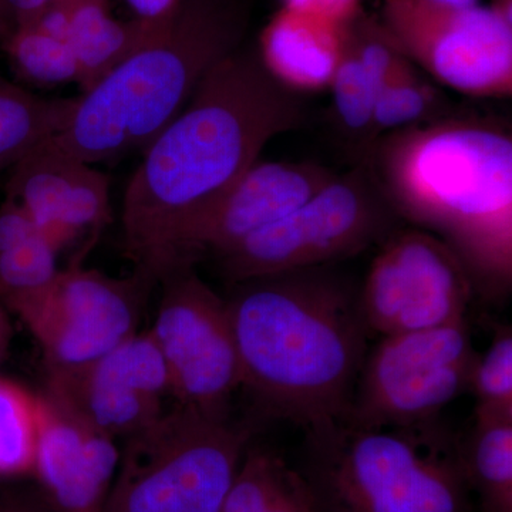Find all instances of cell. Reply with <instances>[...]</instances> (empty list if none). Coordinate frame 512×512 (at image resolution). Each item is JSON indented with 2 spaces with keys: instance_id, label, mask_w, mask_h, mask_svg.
Here are the masks:
<instances>
[{
  "instance_id": "16",
  "label": "cell",
  "mask_w": 512,
  "mask_h": 512,
  "mask_svg": "<svg viewBox=\"0 0 512 512\" xmlns=\"http://www.w3.org/2000/svg\"><path fill=\"white\" fill-rule=\"evenodd\" d=\"M315 163L256 161L202 221L192 238V258H214L259 229L298 210L336 177Z\"/></svg>"
},
{
  "instance_id": "6",
  "label": "cell",
  "mask_w": 512,
  "mask_h": 512,
  "mask_svg": "<svg viewBox=\"0 0 512 512\" xmlns=\"http://www.w3.org/2000/svg\"><path fill=\"white\" fill-rule=\"evenodd\" d=\"M252 429L175 403L127 437L103 512H220Z\"/></svg>"
},
{
  "instance_id": "26",
  "label": "cell",
  "mask_w": 512,
  "mask_h": 512,
  "mask_svg": "<svg viewBox=\"0 0 512 512\" xmlns=\"http://www.w3.org/2000/svg\"><path fill=\"white\" fill-rule=\"evenodd\" d=\"M468 390L477 399L476 413H512V332L497 330L490 345L476 356Z\"/></svg>"
},
{
  "instance_id": "12",
  "label": "cell",
  "mask_w": 512,
  "mask_h": 512,
  "mask_svg": "<svg viewBox=\"0 0 512 512\" xmlns=\"http://www.w3.org/2000/svg\"><path fill=\"white\" fill-rule=\"evenodd\" d=\"M158 284L161 298L150 333L170 373L175 403L229 413V399L242 382L227 301L194 266L174 269Z\"/></svg>"
},
{
  "instance_id": "23",
  "label": "cell",
  "mask_w": 512,
  "mask_h": 512,
  "mask_svg": "<svg viewBox=\"0 0 512 512\" xmlns=\"http://www.w3.org/2000/svg\"><path fill=\"white\" fill-rule=\"evenodd\" d=\"M37 437V393L0 377V480L33 476Z\"/></svg>"
},
{
  "instance_id": "24",
  "label": "cell",
  "mask_w": 512,
  "mask_h": 512,
  "mask_svg": "<svg viewBox=\"0 0 512 512\" xmlns=\"http://www.w3.org/2000/svg\"><path fill=\"white\" fill-rule=\"evenodd\" d=\"M450 100L423 72L394 80L379 90L373 128L377 141L393 131L420 127L451 116Z\"/></svg>"
},
{
  "instance_id": "30",
  "label": "cell",
  "mask_w": 512,
  "mask_h": 512,
  "mask_svg": "<svg viewBox=\"0 0 512 512\" xmlns=\"http://www.w3.org/2000/svg\"><path fill=\"white\" fill-rule=\"evenodd\" d=\"M138 19L165 22L173 18L181 0H126Z\"/></svg>"
},
{
  "instance_id": "32",
  "label": "cell",
  "mask_w": 512,
  "mask_h": 512,
  "mask_svg": "<svg viewBox=\"0 0 512 512\" xmlns=\"http://www.w3.org/2000/svg\"><path fill=\"white\" fill-rule=\"evenodd\" d=\"M427 5L439 6V8L463 9L478 5V0H420Z\"/></svg>"
},
{
  "instance_id": "8",
  "label": "cell",
  "mask_w": 512,
  "mask_h": 512,
  "mask_svg": "<svg viewBox=\"0 0 512 512\" xmlns=\"http://www.w3.org/2000/svg\"><path fill=\"white\" fill-rule=\"evenodd\" d=\"M477 353L466 319L384 336L365 357L349 412L362 427L410 426L437 419L468 390Z\"/></svg>"
},
{
  "instance_id": "28",
  "label": "cell",
  "mask_w": 512,
  "mask_h": 512,
  "mask_svg": "<svg viewBox=\"0 0 512 512\" xmlns=\"http://www.w3.org/2000/svg\"><path fill=\"white\" fill-rule=\"evenodd\" d=\"M55 0H0V45L36 22Z\"/></svg>"
},
{
  "instance_id": "17",
  "label": "cell",
  "mask_w": 512,
  "mask_h": 512,
  "mask_svg": "<svg viewBox=\"0 0 512 512\" xmlns=\"http://www.w3.org/2000/svg\"><path fill=\"white\" fill-rule=\"evenodd\" d=\"M343 28L281 8L262 30L256 49L279 83L296 93L320 92L329 89L338 67Z\"/></svg>"
},
{
  "instance_id": "5",
  "label": "cell",
  "mask_w": 512,
  "mask_h": 512,
  "mask_svg": "<svg viewBox=\"0 0 512 512\" xmlns=\"http://www.w3.org/2000/svg\"><path fill=\"white\" fill-rule=\"evenodd\" d=\"M303 480L316 512H474L461 444L439 420L308 431Z\"/></svg>"
},
{
  "instance_id": "4",
  "label": "cell",
  "mask_w": 512,
  "mask_h": 512,
  "mask_svg": "<svg viewBox=\"0 0 512 512\" xmlns=\"http://www.w3.org/2000/svg\"><path fill=\"white\" fill-rule=\"evenodd\" d=\"M247 25L244 0H181L163 35L77 96L50 143L93 165L146 150L205 74L242 45Z\"/></svg>"
},
{
  "instance_id": "11",
  "label": "cell",
  "mask_w": 512,
  "mask_h": 512,
  "mask_svg": "<svg viewBox=\"0 0 512 512\" xmlns=\"http://www.w3.org/2000/svg\"><path fill=\"white\" fill-rule=\"evenodd\" d=\"M473 279L446 242L416 227L382 242L359 295L367 330L382 336L419 332L466 319Z\"/></svg>"
},
{
  "instance_id": "20",
  "label": "cell",
  "mask_w": 512,
  "mask_h": 512,
  "mask_svg": "<svg viewBox=\"0 0 512 512\" xmlns=\"http://www.w3.org/2000/svg\"><path fill=\"white\" fill-rule=\"evenodd\" d=\"M461 458L481 512H512V413H476Z\"/></svg>"
},
{
  "instance_id": "13",
  "label": "cell",
  "mask_w": 512,
  "mask_h": 512,
  "mask_svg": "<svg viewBox=\"0 0 512 512\" xmlns=\"http://www.w3.org/2000/svg\"><path fill=\"white\" fill-rule=\"evenodd\" d=\"M46 386L114 440L153 423L165 412V397H173L170 373L150 330L83 369L47 376Z\"/></svg>"
},
{
  "instance_id": "33",
  "label": "cell",
  "mask_w": 512,
  "mask_h": 512,
  "mask_svg": "<svg viewBox=\"0 0 512 512\" xmlns=\"http://www.w3.org/2000/svg\"><path fill=\"white\" fill-rule=\"evenodd\" d=\"M488 6L505 22L512 23V0H491Z\"/></svg>"
},
{
  "instance_id": "9",
  "label": "cell",
  "mask_w": 512,
  "mask_h": 512,
  "mask_svg": "<svg viewBox=\"0 0 512 512\" xmlns=\"http://www.w3.org/2000/svg\"><path fill=\"white\" fill-rule=\"evenodd\" d=\"M379 19L404 56L437 83L471 97L511 96L512 23L490 6L383 0Z\"/></svg>"
},
{
  "instance_id": "25",
  "label": "cell",
  "mask_w": 512,
  "mask_h": 512,
  "mask_svg": "<svg viewBox=\"0 0 512 512\" xmlns=\"http://www.w3.org/2000/svg\"><path fill=\"white\" fill-rule=\"evenodd\" d=\"M0 46L13 70L26 82L37 86L79 83V64L69 43L46 35L35 26L20 29Z\"/></svg>"
},
{
  "instance_id": "21",
  "label": "cell",
  "mask_w": 512,
  "mask_h": 512,
  "mask_svg": "<svg viewBox=\"0 0 512 512\" xmlns=\"http://www.w3.org/2000/svg\"><path fill=\"white\" fill-rule=\"evenodd\" d=\"M76 103L77 97L47 99L0 77V174L62 131Z\"/></svg>"
},
{
  "instance_id": "19",
  "label": "cell",
  "mask_w": 512,
  "mask_h": 512,
  "mask_svg": "<svg viewBox=\"0 0 512 512\" xmlns=\"http://www.w3.org/2000/svg\"><path fill=\"white\" fill-rule=\"evenodd\" d=\"M67 5L70 16L67 43L79 64V86L83 93L127 57L163 35L173 19L148 22L136 18L121 22L110 15L106 0H67Z\"/></svg>"
},
{
  "instance_id": "1",
  "label": "cell",
  "mask_w": 512,
  "mask_h": 512,
  "mask_svg": "<svg viewBox=\"0 0 512 512\" xmlns=\"http://www.w3.org/2000/svg\"><path fill=\"white\" fill-rule=\"evenodd\" d=\"M308 111L266 70L256 47L239 46L205 74L183 111L143 151L123 200L124 249L138 271L194 266L202 221L259 161L272 138L298 130Z\"/></svg>"
},
{
  "instance_id": "2",
  "label": "cell",
  "mask_w": 512,
  "mask_h": 512,
  "mask_svg": "<svg viewBox=\"0 0 512 512\" xmlns=\"http://www.w3.org/2000/svg\"><path fill=\"white\" fill-rule=\"evenodd\" d=\"M328 266L248 279L227 299L241 386L308 431L348 414L366 357L359 296Z\"/></svg>"
},
{
  "instance_id": "31",
  "label": "cell",
  "mask_w": 512,
  "mask_h": 512,
  "mask_svg": "<svg viewBox=\"0 0 512 512\" xmlns=\"http://www.w3.org/2000/svg\"><path fill=\"white\" fill-rule=\"evenodd\" d=\"M10 313L0 305V366L3 360L8 355L10 342L13 338L12 320H10Z\"/></svg>"
},
{
  "instance_id": "7",
  "label": "cell",
  "mask_w": 512,
  "mask_h": 512,
  "mask_svg": "<svg viewBox=\"0 0 512 512\" xmlns=\"http://www.w3.org/2000/svg\"><path fill=\"white\" fill-rule=\"evenodd\" d=\"M402 222L365 161L215 259L225 278L239 284L350 258L382 244Z\"/></svg>"
},
{
  "instance_id": "29",
  "label": "cell",
  "mask_w": 512,
  "mask_h": 512,
  "mask_svg": "<svg viewBox=\"0 0 512 512\" xmlns=\"http://www.w3.org/2000/svg\"><path fill=\"white\" fill-rule=\"evenodd\" d=\"M0 512H53L37 488H0Z\"/></svg>"
},
{
  "instance_id": "18",
  "label": "cell",
  "mask_w": 512,
  "mask_h": 512,
  "mask_svg": "<svg viewBox=\"0 0 512 512\" xmlns=\"http://www.w3.org/2000/svg\"><path fill=\"white\" fill-rule=\"evenodd\" d=\"M60 252L28 212L0 204V305L20 318L43 298L60 272Z\"/></svg>"
},
{
  "instance_id": "22",
  "label": "cell",
  "mask_w": 512,
  "mask_h": 512,
  "mask_svg": "<svg viewBox=\"0 0 512 512\" xmlns=\"http://www.w3.org/2000/svg\"><path fill=\"white\" fill-rule=\"evenodd\" d=\"M330 120L340 140L365 163L377 143L373 114L380 87L343 40L342 55L330 82Z\"/></svg>"
},
{
  "instance_id": "15",
  "label": "cell",
  "mask_w": 512,
  "mask_h": 512,
  "mask_svg": "<svg viewBox=\"0 0 512 512\" xmlns=\"http://www.w3.org/2000/svg\"><path fill=\"white\" fill-rule=\"evenodd\" d=\"M39 437L33 476L53 512H103L119 470L117 440L45 387L37 393Z\"/></svg>"
},
{
  "instance_id": "14",
  "label": "cell",
  "mask_w": 512,
  "mask_h": 512,
  "mask_svg": "<svg viewBox=\"0 0 512 512\" xmlns=\"http://www.w3.org/2000/svg\"><path fill=\"white\" fill-rule=\"evenodd\" d=\"M49 138L10 170L6 198L28 212L60 254L84 239L92 247L111 220L109 177Z\"/></svg>"
},
{
  "instance_id": "3",
  "label": "cell",
  "mask_w": 512,
  "mask_h": 512,
  "mask_svg": "<svg viewBox=\"0 0 512 512\" xmlns=\"http://www.w3.org/2000/svg\"><path fill=\"white\" fill-rule=\"evenodd\" d=\"M367 164L400 220L446 242L473 284H510L512 136L505 124L454 113L380 137Z\"/></svg>"
},
{
  "instance_id": "27",
  "label": "cell",
  "mask_w": 512,
  "mask_h": 512,
  "mask_svg": "<svg viewBox=\"0 0 512 512\" xmlns=\"http://www.w3.org/2000/svg\"><path fill=\"white\" fill-rule=\"evenodd\" d=\"M281 8L330 23L348 25L362 12V0H279Z\"/></svg>"
},
{
  "instance_id": "10",
  "label": "cell",
  "mask_w": 512,
  "mask_h": 512,
  "mask_svg": "<svg viewBox=\"0 0 512 512\" xmlns=\"http://www.w3.org/2000/svg\"><path fill=\"white\" fill-rule=\"evenodd\" d=\"M154 285L156 279L138 269L124 278L83 264L60 269L19 318L42 349L47 376L83 369L136 335Z\"/></svg>"
}]
</instances>
